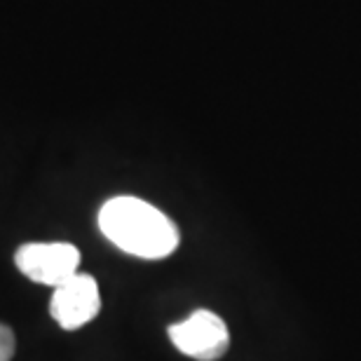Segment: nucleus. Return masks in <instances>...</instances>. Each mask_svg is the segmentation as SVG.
<instances>
[{"label": "nucleus", "mask_w": 361, "mask_h": 361, "mask_svg": "<svg viewBox=\"0 0 361 361\" xmlns=\"http://www.w3.org/2000/svg\"><path fill=\"white\" fill-rule=\"evenodd\" d=\"M99 228L118 249L146 261L171 256L180 242L178 228L169 216L132 195L108 200L99 212Z\"/></svg>", "instance_id": "obj_1"}, {"label": "nucleus", "mask_w": 361, "mask_h": 361, "mask_svg": "<svg viewBox=\"0 0 361 361\" xmlns=\"http://www.w3.org/2000/svg\"><path fill=\"white\" fill-rule=\"evenodd\" d=\"M167 334L180 355L197 361H216L230 350L228 324L212 310H195L183 322L171 324Z\"/></svg>", "instance_id": "obj_2"}, {"label": "nucleus", "mask_w": 361, "mask_h": 361, "mask_svg": "<svg viewBox=\"0 0 361 361\" xmlns=\"http://www.w3.org/2000/svg\"><path fill=\"white\" fill-rule=\"evenodd\" d=\"M14 263L31 281L56 288L78 274L80 251L68 242H28L17 249Z\"/></svg>", "instance_id": "obj_3"}, {"label": "nucleus", "mask_w": 361, "mask_h": 361, "mask_svg": "<svg viewBox=\"0 0 361 361\" xmlns=\"http://www.w3.org/2000/svg\"><path fill=\"white\" fill-rule=\"evenodd\" d=\"M101 310L99 284L92 274L78 272L61 286L54 288L52 302H49V314L61 329L75 331L90 324Z\"/></svg>", "instance_id": "obj_4"}, {"label": "nucleus", "mask_w": 361, "mask_h": 361, "mask_svg": "<svg viewBox=\"0 0 361 361\" xmlns=\"http://www.w3.org/2000/svg\"><path fill=\"white\" fill-rule=\"evenodd\" d=\"M14 348H17L14 331L7 324H0V361H10L14 355Z\"/></svg>", "instance_id": "obj_5"}]
</instances>
